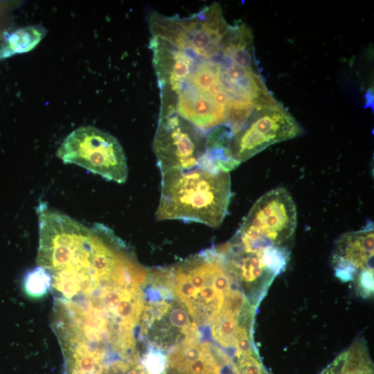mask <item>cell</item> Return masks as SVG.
I'll return each instance as SVG.
<instances>
[{
	"label": "cell",
	"mask_w": 374,
	"mask_h": 374,
	"mask_svg": "<svg viewBox=\"0 0 374 374\" xmlns=\"http://www.w3.org/2000/svg\"><path fill=\"white\" fill-rule=\"evenodd\" d=\"M148 23L159 117L177 116L207 137L252 111L264 87L249 68L256 63L247 25L229 24L216 3L185 17L154 12Z\"/></svg>",
	"instance_id": "1"
},
{
	"label": "cell",
	"mask_w": 374,
	"mask_h": 374,
	"mask_svg": "<svg viewBox=\"0 0 374 374\" xmlns=\"http://www.w3.org/2000/svg\"><path fill=\"white\" fill-rule=\"evenodd\" d=\"M157 220H179L208 226L221 224L231 197L229 172L198 166L161 174Z\"/></svg>",
	"instance_id": "2"
},
{
	"label": "cell",
	"mask_w": 374,
	"mask_h": 374,
	"mask_svg": "<svg viewBox=\"0 0 374 374\" xmlns=\"http://www.w3.org/2000/svg\"><path fill=\"white\" fill-rule=\"evenodd\" d=\"M296 209L290 193L276 188L262 195L253 205L229 241L246 251L282 245L294 234Z\"/></svg>",
	"instance_id": "3"
},
{
	"label": "cell",
	"mask_w": 374,
	"mask_h": 374,
	"mask_svg": "<svg viewBox=\"0 0 374 374\" xmlns=\"http://www.w3.org/2000/svg\"><path fill=\"white\" fill-rule=\"evenodd\" d=\"M56 154L63 163L79 166L108 181H126L125 152L116 137L93 126H81L62 141Z\"/></svg>",
	"instance_id": "4"
},
{
	"label": "cell",
	"mask_w": 374,
	"mask_h": 374,
	"mask_svg": "<svg viewBox=\"0 0 374 374\" xmlns=\"http://www.w3.org/2000/svg\"><path fill=\"white\" fill-rule=\"evenodd\" d=\"M301 132L295 119L279 103L259 106L232 135L231 157L240 163L274 143L296 137Z\"/></svg>",
	"instance_id": "5"
},
{
	"label": "cell",
	"mask_w": 374,
	"mask_h": 374,
	"mask_svg": "<svg viewBox=\"0 0 374 374\" xmlns=\"http://www.w3.org/2000/svg\"><path fill=\"white\" fill-rule=\"evenodd\" d=\"M206 136L177 116L159 117L153 150L161 174L197 166L204 157Z\"/></svg>",
	"instance_id": "6"
},
{
	"label": "cell",
	"mask_w": 374,
	"mask_h": 374,
	"mask_svg": "<svg viewBox=\"0 0 374 374\" xmlns=\"http://www.w3.org/2000/svg\"><path fill=\"white\" fill-rule=\"evenodd\" d=\"M225 256L236 280L247 286H267L285 268L288 251L283 247L267 246L245 251L227 242Z\"/></svg>",
	"instance_id": "7"
},
{
	"label": "cell",
	"mask_w": 374,
	"mask_h": 374,
	"mask_svg": "<svg viewBox=\"0 0 374 374\" xmlns=\"http://www.w3.org/2000/svg\"><path fill=\"white\" fill-rule=\"evenodd\" d=\"M373 223L347 232L337 240L332 256L336 276L344 282L354 279L357 270L373 269Z\"/></svg>",
	"instance_id": "8"
},
{
	"label": "cell",
	"mask_w": 374,
	"mask_h": 374,
	"mask_svg": "<svg viewBox=\"0 0 374 374\" xmlns=\"http://www.w3.org/2000/svg\"><path fill=\"white\" fill-rule=\"evenodd\" d=\"M46 32L42 26H30L14 31L1 47L0 58L31 51L44 37Z\"/></svg>",
	"instance_id": "9"
},
{
	"label": "cell",
	"mask_w": 374,
	"mask_h": 374,
	"mask_svg": "<svg viewBox=\"0 0 374 374\" xmlns=\"http://www.w3.org/2000/svg\"><path fill=\"white\" fill-rule=\"evenodd\" d=\"M341 364V356H340ZM338 374H373L371 363L362 343H355L341 355Z\"/></svg>",
	"instance_id": "10"
},
{
	"label": "cell",
	"mask_w": 374,
	"mask_h": 374,
	"mask_svg": "<svg viewBox=\"0 0 374 374\" xmlns=\"http://www.w3.org/2000/svg\"><path fill=\"white\" fill-rule=\"evenodd\" d=\"M238 317L221 310L211 328L213 338L224 347H234Z\"/></svg>",
	"instance_id": "11"
},
{
	"label": "cell",
	"mask_w": 374,
	"mask_h": 374,
	"mask_svg": "<svg viewBox=\"0 0 374 374\" xmlns=\"http://www.w3.org/2000/svg\"><path fill=\"white\" fill-rule=\"evenodd\" d=\"M51 276L42 267L37 266L25 276L24 286L27 294L32 297H41L51 287Z\"/></svg>",
	"instance_id": "12"
},
{
	"label": "cell",
	"mask_w": 374,
	"mask_h": 374,
	"mask_svg": "<svg viewBox=\"0 0 374 374\" xmlns=\"http://www.w3.org/2000/svg\"><path fill=\"white\" fill-rule=\"evenodd\" d=\"M167 360L159 348H150L143 356L142 367L147 374H165Z\"/></svg>",
	"instance_id": "13"
},
{
	"label": "cell",
	"mask_w": 374,
	"mask_h": 374,
	"mask_svg": "<svg viewBox=\"0 0 374 374\" xmlns=\"http://www.w3.org/2000/svg\"><path fill=\"white\" fill-rule=\"evenodd\" d=\"M232 368L235 374H264L260 363L253 354L235 358Z\"/></svg>",
	"instance_id": "14"
},
{
	"label": "cell",
	"mask_w": 374,
	"mask_h": 374,
	"mask_svg": "<svg viewBox=\"0 0 374 374\" xmlns=\"http://www.w3.org/2000/svg\"><path fill=\"white\" fill-rule=\"evenodd\" d=\"M359 293L363 297L370 296L373 292V269L360 271L357 278Z\"/></svg>",
	"instance_id": "15"
},
{
	"label": "cell",
	"mask_w": 374,
	"mask_h": 374,
	"mask_svg": "<svg viewBox=\"0 0 374 374\" xmlns=\"http://www.w3.org/2000/svg\"><path fill=\"white\" fill-rule=\"evenodd\" d=\"M204 374H221V364H213Z\"/></svg>",
	"instance_id": "16"
},
{
	"label": "cell",
	"mask_w": 374,
	"mask_h": 374,
	"mask_svg": "<svg viewBox=\"0 0 374 374\" xmlns=\"http://www.w3.org/2000/svg\"><path fill=\"white\" fill-rule=\"evenodd\" d=\"M326 374H330V372H329L328 370L326 371Z\"/></svg>",
	"instance_id": "17"
}]
</instances>
